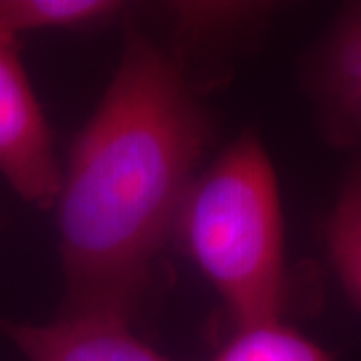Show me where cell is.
<instances>
[{
  "label": "cell",
  "instance_id": "6da1fadb",
  "mask_svg": "<svg viewBox=\"0 0 361 361\" xmlns=\"http://www.w3.org/2000/svg\"><path fill=\"white\" fill-rule=\"evenodd\" d=\"M209 139L211 118L177 63L129 28L113 80L71 149L54 203L63 317L130 322Z\"/></svg>",
  "mask_w": 361,
  "mask_h": 361
},
{
  "label": "cell",
  "instance_id": "7a4b0ae2",
  "mask_svg": "<svg viewBox=\"0 0 361 361\" xmlns=\"http://www.w3.org/2000/svg\"><path fill=\"white\" fill-rule=\"evenodd\" d=\"M173 233L215 287L235 329L281 322L291 295L275 169L247 130L197 175Z\"/></svg>",
  "mask_w": 361,
  "mask_h": 361
},
{
  "label": "cell",
  "instance_id": "3957f363",
  "mask_svg": "<svg viewBox=\"0 0 361 361\" xmlns=\"http://www.w3.org/2000/svg\"><path fill=\"white\" fill-rule=\"evenodd\" d=\"M0 175L25 203L51 209L63 167L47 116L28 80L18 40L0 32Z\"/></svg>",
  "mask_w": 361,
  "mask_h": 361
},
{
  "label": "cell",
  "instance_id": "277c9868",
  "mask_svg": "<svg viewBox=\"0 0 361 361\" xmlns=\"http://www.w3.org/2000/svg\"><path fill=\"white\" fill-rule=\"evenodd\" d=\"M323 133L337 147L361 142V2L343 8L307 66Z\"/></svg>",
  "mask_w": 361,
  "mask_h": 361
},
{
  "label": "cell",
  "instance_id": "5b68a950",
  "mask_svg": "<svg viewBox=\"0 0 361 361\" xmlns=\"http://www.w3.org/2000/svg\"><path fill=\"white\" fill-rule=\"evenodd\" d=\"M0 331L28 361H169L118 317L59 315L51 323L0 319Z\"/></svg>",
  "mask_w": 361,
  "mask_h": 361
},
{
  "label": "cell",
  "instance_id": "8992f818",
  "mask_svg": "<svg viewBox=\"0 0 361 361\" xmlns=\"http://www.w3.org/2000/svg\"><path fill=\"white\" fill-rule=\"evenodd\" d=\"M123 6L115 0H0V32L18 40L28 30L87 28L113 20Z\"/></svg>",
  "mask_w": 361,
  "mask_h": 361
},
{
  "label": "cell",
  "instance_id": "52a82bcc",
  "mask_svg": "<svg viewBox=\"0 0 361 361\" xmlns=\"http://www.w3.org/2000/svg\"><path fill=\"white\" fill-rule=\"evenodd\" d=\"M325 239L341 283L361 307V159L349 171L327 221Z\"/></svg>",
  "mask_w": 361,
  "mask_h": 361
},
{
  "label": "cell",
  "instance_id": "ba28073f",
  "mask_svg": "<svg viewBox=\"0 0 361 361\" xmlns=\"http://www.w3.org/2000/svg\"><path fill=\"white\" fill-rule=\"evenodd\" d=\"M211 361H334V357L283 322H267L235 329Z\"/></svg>",
  "mask_w": 361,
  "mask_h": 361
}]
</instances>
